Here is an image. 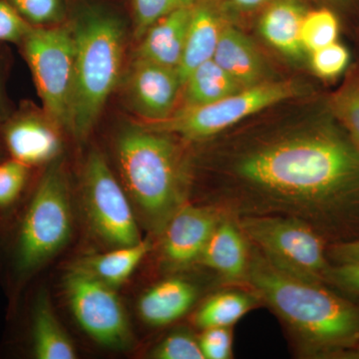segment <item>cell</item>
I'll return each instance as SVG.
<instances>
[{"label": "cell", "mask_w": 359, "mask_h": 359, "mask_svg": "<svg viewBox=\"0 0 359 359\" xmlns=\"http://www.w3.org/2000/svg\"><path fill=\"white\" fill-rule=\"evenodd\" d=\"M222 182L199 202L235 218L285 216L328 245L359 238V150L325 124L255 142L229 156Z\"/></svg>", "instance_id": "obj_1"}, {"label": "cell", "mask_w": 359, "mask_h": 359, "mask_svg": "<svg viewBox=\"0 0 359 359\" xmlns=\"http://www.w3.org/2000/svg\"><path fill=\"white\" fill-rule=\"evenodd\" d=\"M247 287L278 316L302 358H344L358 346L359 304L283 271L252 244Z\"/></svg>", "instance_id": "obj_2"}, {"label": "cell", "mask_w": 359, "mask_h": 359, "mask_svg": "<svg viewBox=\"0 0 359 359\" xmlns=\"http://www.w3.org/2000/svg\"><path fill=\"white\" fill-rule=\"evenodd\" d=\"M117 158L125 188L141 219L161 235L169 219L190 201L193 177L172 135L134 125L117 140Z\"/></svg>", "instance_id": "obj_3"}, {"label": "cell", "mask_w": 359, "mask_h": 359, "mask_svg": "<svg viewBox=\"0 0 359 359\" xmlns=\"http://www.w3.org/2000/svg\"><path fill=\"white\" fill-rule=\"evenodd\" d=\"M75 42V84L71 133L88 136L121 75L125 28L117 15L98 7L71 25Z\"/></svg>", "instance_id": "obj_4"}, {"label": "cell", "mask_w": 359, "mask_h": 359, "mask_svg": "<svg viewBox=\"0 0 359 359\" xmlns=\"http://www.w3.org/2000/svg\"><path fill=\"white\" fill-rule=\"evenodd\" d=\"M72 231L69 189L60 161L45 172L20 226L16 264L30 273L53 257L69 241Z\"/></svg>", "instance_id": "obj_5"}, {"label": "cell", "mask_w": 359, "mask_h": 359, "mask_svg": "<svg viewBox=\"0 0 359 359\" xmlns=\"http://www.w3.org/2000/svg\"><path fill=\"white\" fill-rule=\"evenodd\" d=\"M236 219L250 244L271 263L297 278L327 285L332 266L327 254L328 244L309 224L285 216Z\"/></svg>", "instance_id": "obj_6"}, {"label": "cell", "mask_w": 359, "mask_h": 359, "mask_svg": "<svg viewBox=\"0 0 359 359\" xmlns=\"http://www.w3.org/2000/svg\"><path fill=\"white\" fill-rule=\"evenodd\" d=\"M47 117L71 132L75 84V42L70 26H33L21 42Z\"/></svg>", "instance_id": "obj_7"}, {"label": "cell", "mask_w": 359, "mask_h": 359, "mask_svg": "<svg viewBox=\"0 0 359 359\" xmlns=\"http://www.w3.org/2000/svg\"><path fill=\"white\" fill-rule=\"evenodd\" d=\"M290 82L257 83L205 105H187L176 114L142 126L153 131L176 135L188 141L208 140L259 111L297 95Z\"/></svg>", "instance_id": "obj_8"}, {"label": "cell", "mask_w": 359, "mask_h": 359, "mask_svg": "<svg viewBox=\"0 0 359 359\" xmlns=\"http://www.w3.org/2000/svg\"><path fill=\"white\" fill-rule=\"evenodd\" d=\"M83 199L91 228L104 243L119 248L143 240L124 189L96 151L85 164Z\"/></svg>", "instance_id": "obj_9"}, {"label": "cell", "mask_w": 359, "mask_h": 359, "mask_svg": "<svg viewBox=\"0 0 359 359\" xmlns=\"http://www.w3.org/2000/svg\"><path fill=\"white\" fill-rule=\"evenodd\" d=\"M65 289L73 316L92 339L110 348L129 346L126 313L110 285L79 266L66 275Z\"/></svg>", "instance_id": "obj_10"}, {"label": "cell", "mask_w": 359, "mask_h": 359, "mask_svg": "<svg viewBox=\"0 0 359 359\" xmlns=\"http://www.w3.org/2000/svg\"><path fill=\"white\" fill-rule=\"evenodd\" d=\"M224 212L214 205L187 202L169 219L162 233V256L172 269L197 264Z\"/></svg>", "instance_id": "obj_11"}, {"label": "cell", "mask_w": 359, "mask_h": 359, "mask_svg": "<svg viewBox=\"0 0 359 359\" xmlns=\"http://www.w3.org/2000/svg\"><path fill=\"white\" fill-rule=\"evenodd\" d=\"M182 86L177 69L140 58L134 59L126 81L130 104L148 122L171 115Z\"/></svg>", "instance_id": "obj_12"}, {"label": "cell", "mask_w": 359, "mask_h": 359, "mask_svg": "<svg viewBox=\"0 0 359 359\" xmlns=\"http://www.w3.org/2000/svg\"><path fill=\"white\" fill-rule=\"evenodd\" d=\"M250 244L237 219L224 214L212 231L197 264L212 269L231 285L247 287Z\"/></svg>", "instance_id": "obj_13"}, {"label": "cell", "mask_w": 359, "mask_h": 359, "mask_svg": "<svg viewBox=\"0 0 359 359\" xmlns=\"http://www.w3.org/2000/svg\"><path fill=\"white\" fill-rule=\"evenodd\" d=\"M57 127L34 115L16 118L7 125L6 142L13 159L26 166L50 162L60 150Z\"/></svg>", "instance_id": "obj_14"}, {"label": "cell", "mask_w": 359, "mask_h": 359, "mask_svg": "<svg viewBox=\"0 0 359 359\" xmlns=\"http://www.w3.org/2000/svg\"><path fill=\"white\" fill-rule=\"evenodd\" d=\"M193 7L177 9L161 18L142 37L135 58L177 69L183 55Z\"/></svg>", "instance_id": "obj_15"}, {"label": "cell", "mask_w": 359, "mask_h": 359, "mask_svg": "<svg viewBox=\"0 0 359 359\" xmlns=\"http://www.w3.org/2000/svg\"><path fill=\"white\" fill-rule=\"evenodd\" d=\"M195 285L183 278H169L154 285L139 302L143 320L154 327H163L185 316L197 301Z\"/></svg>", "instance_id": "obj_16"}, {"label": "cell", "mask_w": 359, "mask_h": 359, "mask_svg": "<svg viewBox=\"0 0 359 359\" xmlns=\"http://www.w3.org/2000/svg\"><path fill=\"white\" fill-rule=\"evenodd\" d=\"M212 59L242 88L257 84L263 72V63L254 45L235 28L221 30Z\"/></svg>", "instance_id": "obj_17"}, {"label": "cell", "mask_w": 359, "mask_h": 359, "mask_svg": "<svg viewBox=\"0 0 359 359\" xmlns=\"http://www.w3.org/2000/svg\"><path fill=\"white\" fill-rule=\"evenodd\" d=\"M263 306L261 299L249 287L231 285L208 297L194 316V323L201 330L233 327L245 314Z\"/></svg>", "instance_id": "obj_18"}, {"label": "cell", "mask_w": 359, "mask_h": 359, "mask_svg": "<svg viewBox=\"0 0 359 359\" xmlns=\"http://www.w3.org/2000/svg\"><path fill=\"white\" fill-rule=\"evenodd\" d=\"M218 18L205 6H194L185 47L177 72L182 84L196 68L214 57L221 34Z\"/></svg>", "instance_id": "obj_19"}, {"label": "cell", "mask_w": 359, "mask_h": 359, "mask_svg": "<svg viewBox=\"0 0 359 359\" xmlns=\"http://www.w3.org/2000/svg\"><path fill=\"white\" fill-rule=\"evenodd\" d=\"M306 14L302 6L292 0L276 2L264 13L259 30L264 39L289 56L301 55L302 25Z\"/></svg>", "instance_id": "obj_20"}, {"label": "cell", "mask_w": 359, "mask_h": 359, "mask_svg": "<svg viewBox=\"0 0 359 359\" xmlns=\"http://www.w3.org/2000/svg\"><path fill=\"white\" fill-rule=\"evenodd\" d=\"M33 351L39 359H74L76 351L65 334L45 294L39 295L33 309Z\"/></svg>", "instance_id": "obj_21"}, {"label": "cell", "mask_w": 359, "mask_h": 359, "mask_svg": "<svg viewBox=\"0 0 359 359\" xmlns=\"http://www.w3.org/2000/svg\"><path fill=\"white\" fill-rule=\"evenodd\" d=\"M151 243L142 240L138 244L114 248L103 255L89 257L81 266L111 287L128 280L151 249Z\"/></svg>", "instance_id": "obj_22"}, {"label": "cell", "mask_w": 359, "mask_h": 359, "mask_svg": "<svg viewBox=\"0 0 359 359\" xmlns=\"http://www.w3.org/2000/svg\"><path fill=\"white\" fill-rule=\"evenodd\" d=\"M187 105H205L243 89L214 59L203 63L186 80Z\"/></svg>", "instance_id": "obj_23"}, {"label": "cell", "mask_w": 359, "mask_h": 359, "mask_svg": "<svg viewBox=\"0 0 359 359\" xmlns=\"http://www.w3.org/2000/svg\"><path fill=\"white\" fill-rule=\"evenodd\" d=\"M328 107L359 150V70L330 96Z\"/></svg>", "instance_id": "obj_24"}, {"label": "cell", "mask_w": 359, "mask_h": 359, "mask_svg": "<svg viewBox=\"0 0 359 359\" xmlns=\"http://www.w3.org/2000/svg\"><path fill=\"white\" fill-rule=\"evenodd\" d=\"M339 21L327 8L306 13L302 25V42L306 50L313 52L337 41Z\"/></svg>", "instance_id": "obj_25"}, {"label": "cell", "mask_w": 359, "mask_h": 359, "mask_svg": "<svg viewBox=\"0 0 359 359\" xmlns=\"http://www.w3.org/2000/svg\"><path fill=\"white\" fill-rule=\"evenodd\" d=\"M198 0H132L134 35L138 39L149 28L167 14L180 8L193 7Z\"/></svg>", "instance_id": "obj_26"}, {"label": "cell", "mask_w": 359, "mask_h": 359, "mask_svg": "<svg viewBox=\"0 0 359 359\" xmlns=\"http://www.w3.org/2000/svg\"><path fill=\"white\" fill-rule=\"evenodd\" d=\"M33 26L50 25L65 18L63 0H6Z\"/></svg>", "instance_id": "obj_27"}, {"label": "cell", "mask_w": 359, "mask_h": 359, "mask_svg": "<svg viewBox=\"0 0 359 359\" xmlns=\"http://www.w3.org/2000/svg\"><path fill=\"white\" fill-rule=\"evenodd\" d=\"M151 358L157 359H205L198 337L188 330L172 332L153 349Z\"/></svg>", "instance_id": "obj_28"}, {"label": "cell", "mask_w": 359, "mask_h": 359, "mask_svg": "<svg viewBox=\"0 0 359 359\" xmlns=\"http://www.w3.org/2000/svg\"><path fill=\"white\" fill-rule=\"evenodd\" d=\"M351 60V54L339 41L311 52V68L323 79H335L340 76Z\"/></svg>", "instance_id": "obj_29"}, {"label": "cell", "mask_w": 359, "mask_h": 359, "mask_svg": "<svg viewBox=\"0 0 359 359\" xmlns=\"http://www.w3.org/2000/svg\"><path fill=\"white\" fill-rule=\"evenodd\" d=\"M28 166L16 160L0 164V208H6L15 202L25 188Z\"/></svg>", "instance_id": "obj_30"}, {"label": "cell", "mask_w": 359, "mask_h": 359, "mask_svg": "<svg viewBox=\"0 0 359 359\" xmlns=\"http://www.w3.org/2000/svg\"><path fill=\"white\" fill-rule=\"evenodd\" d=\"M198 339L205 359L233 358V327L205 328Z\"/></svg>", "instance_id": "obj_31"}, {"label": "cell", "mask_w": 359, "mask_h": 359, "mask_svg": "<svg viewBox=\"0 0 359 359\" xmlns=\"http://www.w3.org/2000/svg\"><path fill=\"white\" fill-rule=\"evenodd\" d=\"M32 27L6 0H0V41L21 44Z\"/></svg>", "instance_id": "obj_32"}, {"label": "cell", "mask_w": 359, "mask_h": 359, "mask_svg": "<svg viewBox=\"0 0 359 359\" xmlns=\"http://www.w3.org/2000/svg\"><path fill=\"white\" fill-rule=\"evenodd\" d=\"M330 287L359 297V264H332L327 271Z\"/></svg>", "instance_id": "obj_33"}, {"label": "cell", "mask_w": 359, "mask_h": 359, "mask_svg": "<svg viewBox=\"0 0 359 359\" xmlns=\"http://www.w3.org/2000/svg\"><path fill=\"white\" fill-rule=\"evenodd\" d=\"M327 254L332 264H359V238L328 245Z\"/></svg>", "instance_id": "obj_34"}, {"label": "cell", "mask_w": 359, "mask_h": 359, "mask_svg": "<svg viewBox=\"0 0 359 359\" xmlns=\"http://www.w3.org/2000/svg\"><path fill=\"white\" fill-rule=\"evenodd\" d=\"M236 4L243 8H252L263 4L264 0H233Z\"/></svg>", "instance_id": "obj_35"}, {"label": "cell", "mask_w": 359, "mask_h": 359, "mask_svg": "<svg viewBox=\"0 0 359 359\" xmlns=\"http://www.w3.org/2000/svg\"><path fill=\"white\" fill-rule=\"evenodd\" d=\"M344 358H359V344L344 356Z\"/></svg>", "instance_id": "obj_36"}, {"label": "cell", "mask_w": 359, "mask_h": 359, "mask_svg": "<svg viewBox=\"0 0 359 359\" xmlns=\"http://www.w3.org/2000/svg\"><path fill=\"white\" fill-rule=\"evenodd\" d=\"M2 108V99H1V93H0V110Z\"/></svg>", "instance_id": "obj_37"}, {"label": "cell", "mask_w": 359, "mask_h": 359, "mask_svg": "<svg viewBox=\"0 0 359 359\" xmlns=\"http://www.w3.org/2000/svg\"><path fill=\"white\" fill-rule=\"evenodd\" d=\"M334 1L342 2V1H346V0H334Z\"/></svg>", "instance_id": "obj_38"}]
</instances>
